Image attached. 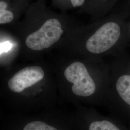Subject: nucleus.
I'll list each match as a JSON object with an SVG mask.
<instances>
[{
  "mask_svg": "<svg viewBox=\"0 0 130 130\" xmlns=\"http://www.w3.org/2000/svg\"><path fill=\"white\" fill-rule=\"evenodd\" d=\"M64 31L59 20L56 18L47 19L38 30L28 35L26 44L34 51L49 48L58 42Z\"/></svg>",
  "mask_w": 130,
  "mask_h": 130,
  "instance_id": "f257e3e1",
  "label": "nucleus"
},
{
  "mask_svg": "<svg viewBox=\"0 0 130 130\" xmlns=\"http://www.w3.org/2000/svg\"><path fill=\"white\" fill-rule=\"evenodd\" d=\"M66 79L73 84L71 90L75 95L82 97L92 95L96 90V85L86 67L80 62H75L65 70Z\"/></svg>",
  "mask_w": 130,
  "mask_h": 130,
  "instance_id": "f03ea898",
  "label": "nucleus"
},
{
  "mask_svg": "<svg viewBox=\"0 0 130 130\" xmlns=\"http://www.w3.org/2000/svg\"><path fill=\"white\" fill-rule=\"evenodd\" d=\"M121 29L119 24L109 22L99 28L86 43L87 50L93 54H100L113 46L120 37Z\"/></svg>",
  "mask_w": 130,
  "mask_h": 130,
  "instance_id": "7ed1b4c3",
  "label": "nucleus"
},
{
  "mask_svg": "<svg viewBox=\"0 0 130 130\" xmlns=\"http://www.w3.org/2000/svg\"><path fill=\"white\" fill-rule=\"evenodd\" d=\"M44 76V72L42 67L28 66L20 70L11 78L8 82V86L14 93H21L41 81Z\"/></svg>",
  "mask_w": 130,
  "mask_h": 130,
  "instance_id": "20e7f679",
  "label": "nucleus"
},
{
  "mask_svg": "<svg viewBox=\"0 0 130 130\" xmlns=\"http://www.w3.org/2000/svg\"><path fill=\"white\" fill-rule=\"evenodd\" d=\"M116 89L121 99L130 106V75L121 76L117 80Z\"/></svg>",
  "mask_w": 130,
  "mask_h": 130,
  "instance_id": "39448f33",
  "label": "nucleus"
},
{
  "mask_svg": "<svg viewBox=\"0 0 130 130\" xmlns=\"http://www.w3.org/2000/svg\"><path fill=\"white\" fill-rule=\"evenodd\" d=\"M89 130H121L114 123L108 120L94 121L89 127Z\"/></svg>",
  "mask_w": 130,
  "mask_h": 130,
  "instance_id": "423d86ee",
  "label": "nucleus"
},
{
  "mask_svg": "<svg viewBox=\"0 0 130 130\" xmlns=\"http://www.w3.org/2000/svg\"><path fill=\"white\" fill-rule=\"evenodd\" d=\"M23 130H58L41 121H34L28 123Z\"/></svg>",
  "mask_w": 130,
  "mask_h": 130,
  "instance_id": "0eeeda50",
  "label": "nucleus"
},
{
  "mask_svg": "<svg viewBox=\"0 0 130 130\" xmlns=\"http://www.w3.org/2000/svg\"><path fill=\"white\" fill-rule=\"evenodd\" d=\"M14 14L9 10L0 9V24L10 23L14 20Z\"/></svg>",
  "mask_w": 130,
  "mask_h": 130,
  "instance_id": "6e6552de",
  "label": "nucleus"
},
{
  "mask_svg": "<svg viewBox=\"0 0 130 130\" xmlns=\"http://www.w3.org/2000/svg\"><path fill=\"white\" fill-rule=\"evenodd\" d=\"M55 3L63 6H69L76 8L84 5L85 0H54Z\"/></svg>",
  "mask_w": 130,
  "mask_h": 130,
  "instance_id": "1a4fd4ad",
  "label": "nucleus"
}]
</instances>
